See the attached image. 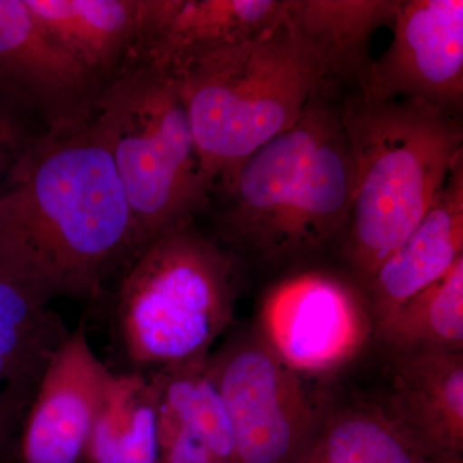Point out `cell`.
<instances>
[{
  "label": "cell",
  "mask_w": 463,
  "mask_h": 463,
  "mask_svg": "<svg viewBox=\"0 0 463 463\" xmlns=\"http://www.w3.org/2000/svg\"><path fill=\"white\" fill-rule=\"evenodd\" d=\"M0 191V257L48 300H93L138 251L111 155L93 118L32 137Z\"/></svg>",
  "instance_id": "obj_1"
},
{
  "label": "cell",
  "mask_w": 463,
  "mask_h": 463,
  "mask_svg": "<svg viewBox=\"0 0 463 463\" xmlns=\"http://www.w3.org/2000/svg\"><path fill=\"white\" fill-rule=\"evenodd\" d=\"M337 87L310 102L294 127L250 155L215 185L228 251L288 263L340 239L352 199V164Z\"/></svg>",
  "instance_id": "obj_2"
},
{
  "label": "cell",
  "mask_w": 463,
  "mask_h": 463,
  "mask_svg": "<svg viewBox=\"0 0 463 463\" xmlns=\"http://www.w3.org/2000/svg\"><path fill=\"white\" fill-rule=\"evenodd\" d=\"M352 164L349 216L341 254L365 288L421 223L457 164L463 130L457 116L413 99L340 102Z\"/></svg>",
  "instance_id": "obj_3"
},
{
  "label": "cell",
  "mask_w": 463,
  "mask_h": 463,
  "mask_svg": "<svg viewBox=\"0 0 463 463\" xmlns=\"http://www.w3.org/2000/svg\"><path fill=\"white\" fill-rule=\"evenodd\" d=\"M174 80L213 190L337 87L283 17L257 38L200 58Z\"/></svg>",
  "instance_id": "obj_4"
},
{
  "label": "cell",
  "mask_w": 463,
  "mask_h": 463,
  "mask_svg": "<svg viewBox=\"0 0 463 463\" xmlns=\"http://www.w3.org/2000/svg\"><path fill=\"white\" fill-rule=\"evenodd\" d=\"M237 268L239 259L194 221L163 232L130 258L121 268L115 318L137 373L209 358L233 319Z\"/></svg>",
  "instance_id": "obj_5"
},
{
  "label": "cell",
  "mask_w": 463,
  "mask_h": 463,
  "mask_svg": "<svg viewBox=\"0 0 463 463\" xmlns=\"http://www.w3.org/2000/svg\"><path fill=\"white\" fill-rule=\"evenodd\" d=\"M93 124L123 185L139 249L209 206L214 190L174 79L146 62L128 67L103 85Z\"/></svg>",
  "instance_id": "obj_6"
},
{
  "label": "cell",
  "mask_w": 463,
  "mask_h": 463,
  "mask_svg": "<svg viewBox=\"0 0 463 463\" xmlns=\"http://www.w3.org/2000/svg\"><path fill=\"white\" fill-rule=\"evenodd\" d=\"M233 429L236 463H294L310 443L325 407L257 327L207 359Z\"/></svg>",
  "instance_id": "obj_7"
},
{
  "label": "cell",
  "mask_w": 463,
  "mask_h": 463,
  "mask_svg": "<svg viewBox=\"0 0 463 463\" xmlns=\"http://www.w3.org/2000/svg\"><path fill=\"white\" fill-rule=\"evenodd\" d=\"M255 327L304 377L339 370L374 334L364 292L325 272L298 273L277 283L261 304Z\"/></svg>",
  "instance_id": "obj_8"
},
{
  "label": "cell",
  "mask_w": 463,
  "mask_h": 463,
  "mask_svg": "<svg viewBox=\"0 0 463 463\" xmlns=\"http://www.w3.org/2000/svg\"><path fill=\"white\" fill-rule=\"evenodd\" d=\"M103 83L66 53L26 0H0V100L32 111L45 132L90 123Z\"/></svg>",
  "instance_id": "obj_9"
},
{
  "label": "cell",
  "mask_w": 463,
  "mask_h": 463,
  "mask_svg": "<svg viewBox=\"0 0 463 463\" xmlns=\"http://www.w3.org/2000/svg\"><path fill=\"white\" fill-rule=\"evenodd\" d=\"M385 53L373 60L365 99H413L457 116L463 103L462 0H401Z\"/></svg>",
  "instance_id": "obj_10"
},
{
  "label": "cell",
  "mask_w": 463,
  "mask_h": 463,
  "mask_svg": "<svg viewBox=\"0 0 463 463\" xmlns=\"http://www.w3.org/2000/svg\"><path fill=\"white\" fill-rule=\"evenodd\" d=\"M91 349L83 325L45 368L21 432V463H81L112 377Z\"/></svg>",
  "instance_id": "obj_11"
},
{
  "label": "cell",
  "mask_w": 463,
  "mask_h": 463,
  "mask_svg": "<svg viewBox=\"0 0 463 463\" xmlns=\"http://www.w3.org/2000/svg\"><path fill=\"white\" fill-rule=\"evenodd\" d=\"M176 0H26L61 48L103 85L143 62Z\"/></svg>",
  "instance_id": "obj_12"
},
{
  "label": "cell",
  "mask_w": 463,
  "mask_h": 463,
  "mask_svg": "<svg viewBox=\"0 0 463 463\" xmlns=\"http://www.w3.org/2000/svg\"><path fill=\"white\" fill-rule=\"evenodd\" d=\"M463 258V158L416 230L364 288L373 332L408 298L438 281Z\"/></svg>",
  "instance_id": "obj_13"
},
{
  "label": "cell",
  "mask_w": 463,
  "mask_h": 463,
  "mask_svg": "<svg viewBox=\"0 0 463 463\" xmlns=\"http://www.w3.org/2000/svg\"><path fill=\"white\" fill-rule=\"evenodd\" d=\"M386 410L443 461L462 463L463 353L392 355Z\"/></svg>",
  "instance_id": "obj_14"
},
{
  "label": "cell",
  "mask_w": 463,
  "mask_h": 463,
  "mask_svg": "<svg viewBox=\"0 0 463 463\" xmlns=\"http://www.w3.org/2000/svg\"><path fill=\"white\" fill-rule=\"evenodd\" d=\"M401 0H286L283 18L335 84L359 90L373 58L371 42L392 27Z\"/></svg>",
  "instance_id": "obj_15"
},
{
  "label": "cell",
  "mask_w": 463,
  "mask_h": 463,
  "mask_svg": "<svg viewBox=\"0 0 463 463\" xmlns=\"http://www.w3.org/2000/svg\"><path fill=\"white\" fill-rule=\"evenodd\" d=\"M286 0H176L143 62L175 79L192 63L257 38L282 20Z\"/></svg>",
  "instance_id": "obj_16"
},
{
  "label": "cell",
  "mask_w": 463,
  "mask_h": 463,
  "mask_svg": "<svg viewBox=\"0 0 463 463\" xmlns=\"http://www.w3.org/2000/svg\"><path fill=\"white\" fill-rule=\"evenodd\" d=\"M51 301L0 257V389L32 401L70 331Z\"/></svg>",
  "instance_id": "obj_17"
},
{
  "label": "cell",
  "mask_w": 463,
  "mask_h": 463,
  "mask_svg": "<svg viewBox=\"0 0 463 463\" xmlns=\"http://www.w3.org/2000/svg\"><path fill=\"white\" fill-rule=\"evenodd\" d=\"M383 404L326 412L294 463H441ZM450 463V462H447Z\"/></svg>",
  "instance_id": "obj_18"
},
{
  "label": "cell",
  "mask_w": 463,
  "mask_h": 463,
  "mask_svg": "<svg viewBox=\"0 0 463 463\" xmlns=\"http://www.w3.org/2000/svg\"><path fill=\"white\" fill-rule=\"evenodd\" d=\"M157 392L149 374L114 373L91 429L87 463H157Z\"/></svg>",
  "instance_id": "obj_19"
},
{
  "label": "cell",
  "mask_w": 463,
  "mask_h": 463,
  "mask_svg": "<svg viewBox=\"0 0 463 463\" xmlns=\"http://www.w3.org/2000/svg\"><path fill=\"white\" fill-rule=\"evenodd\" d=\"M374 335L392 355L463 353V258L402 304Z\"/></svg>",
  "instance_id": "obj_20"
},
{
  "label": "cell",
  "mask_w": 463,
  "mask_h": 463,
  "mask_svg": "<svg viewBox=\"0 0 463 463\" xmlns=\"http://www.w3.org/2000/svg\"><path fill=\"white\" fill-rule=\"evenodd\" d=\"M207 359L152 371L158 413L199 431L216 463H236L230 414L207 370Z\"/></svg>",
  "instance_id": "obj_21"
},
{
  "label": "cell",
  "mask_w": 463,
  "mask_h": 463,
  "mask_svg": "<svg viewBox=\"0 0 463 463\" xmlns=\"http://www.w3.org/2000/svg\"><path fill=\"white\" fill-rule=\"evenodd\" d=\"M157 463H216L199 431L158 413Z\"/></svg>",
  "instance_id": "obj_22"
},
{
  "label": "cell",
  "mask_w": 463,
  "mask_h": 463,
  "mask_svg": "<svg viewBox=\"0 0 463 463\" xmlns=\"http://www.w3.org/2000/svg\"><path fill=\"white\" fill-rule=\"evenodd\" d=\"M30 138L18 112L0 100V178L3 174H8Z\"/></svg>",
  "instance_id": "obj_23"
},
{
  "label": "cell",
  "mask_w": 463,
  "mask_h": 463,
  "mask_svg": "<svg viewBox=\"0 0 463 463\" xmlns=\"http://www.w3.org/2000/svg\"><path fill=\"white\" fill-rule=\"evenodd\" d=\"M30 399L12 392L9 389H0V463H3L9 444L18 422L23 421Z\"/></svg>",
  "instance_id": "obj_24"
},
{
  "label": "cell",
  "mask_w": 463,
  "mask_h": 463,
  "mask_svg": "<svg viewBox=\"0 0 463 463\" xmlns=\"http://www.w3.org/2000/svg\"><path fill=\"white\" fill-rule=\"evenodd\" d=\"M441 463H447V462H441Z\"/></svg>",
  "instance_id": "obj_25"
}]
</instances>
